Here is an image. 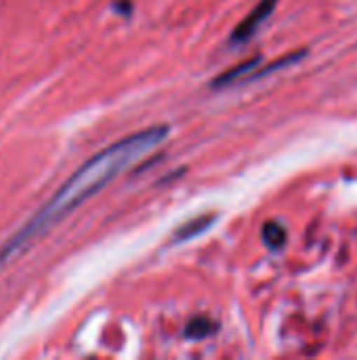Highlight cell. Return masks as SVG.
<instances>
[{"mask_svg": "<svg viewBox=\"0 0 357 360\" xmlns=\"http://www.w3.org/2000/svg\"><path fill=\"white\" fill-rule=\"evenodd\" d=\"M215 331H217V325H215L213 321L204 319V316L191 319V321L187 323V329H185L187 338H191V340H204V338L213 335Z\"/></svg>", "mask_w": 357, "mask_h": 360, "instance_id": "4", "label": "cell"}, {"mask_svg": "<svg viewBox=\"0 0 357 360\" xmlns=\"http://www.w3.org/2000/svg\"><path fill=\"white\" fill-rule=\"evenodd\" d=\"M217 219V215H202V217H196V219H191V221H187V224H183L179 230H177V234H175V240H189V238H194V236H198V234H202L204 230H208L210 228V224Z\"/></svg>", "mask_w": 357, "mask_h": 360, "instance_id": "3", "label": "cell"}, {"mask_svg": "<svg viewBox=\"0 0 357 360\" xmlns=\"http://www.w3.org/2000/svg\"><path fill=\"white\" fill-rule=\"evenodd\" d=\"M263 240H265V245L271 247V249H282L284 243H286V230H284L280 224L269 221V224H265V228H263Z\"/></svg>", "mask_w": 357, "mask_h": 360, "instance_id": "6", "label": "cell"}, {"mask_svg": "<svg viewBox=\"0 0 357 360\" xmlns=\"http://www.w3.org/2000/svg\"><path fill=\"white\" fill-rule=\"evenodd\" d=\"M276 2L278 0H261L240 23H238V27L234 30V34H231V42H248L252 36H255V32L261 27V23L274 13V8H276Z\"/></svg>", "mask_w": 357, "mask_h": 360, "instance_id": "2", "label": "cell"}, {"mask_svg": "<svg viewBox=\"0 0 357 360\" xmlns=\"http://www.w3.org/2000/svg\"><path fill=\"white\" fill-rule=\"evenodd\" d=\"M257 63H259V57H255V59H250V61H244V63H240V65H236V68L227 70L223 76H219V78L215 80V86H225V84L236 82V80H238V78H242L244 74H250V72L257 68Z\"/></svg>", "mask_w": 357, "mask_h": 360, "instance_id": "5", "label": "cell"}, {"mask_svg": "<svg viewBox=\"0 0 357 360\" xmlns=\"http://www.w3.org/2000/svg\"><path fill=\"white\" fill-rule=\"evenodd\" d=\"M168 135V127L158 124L135 135H128L90 160H86L57 192L50 200L34 213V217L19 228L0 249V266L13 262L17 255L25 253L38 238H42L48 230H53L59 221H63L69 213H74L82 202L101 192L109 181H114L122 171L141 160L147 152L158 148Z\"/></svg>", "mask_w": 357, "mask_h": 360, "instance_id": "1", "label": "cell"}]
</instances>
